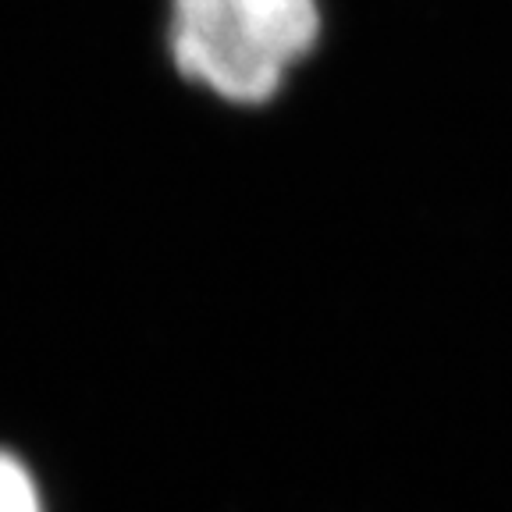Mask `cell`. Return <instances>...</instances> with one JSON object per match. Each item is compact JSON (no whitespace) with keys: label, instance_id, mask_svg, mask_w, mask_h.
<instances>
[{"label":"cell","instance_id":"obj_1","mask_svg":"<svg viewBox=\"0 0 512 512\" xmlns=\"http://www.w3.org/2000/svg\"><path fill=\"white\" fill-rule=\"evenodd\" d=\"M317 0H175V61L232 104H264L317 40Z\"/></svg>","mask_w":512,"mask_h":512},{"label":"cell","instance_id":"obj_2","mask_svg":"<svg viewBox=\"0 0 512 512\" xmlns=\"http://www.w3.org/2000/svg\"><path fill=\"white\" fill-rule=\"evenodd\" d=\"M0 512H40L29 470L8 452H0Z\"/></svg>","mask_w":512,"mask_h":512}]
</instances>
